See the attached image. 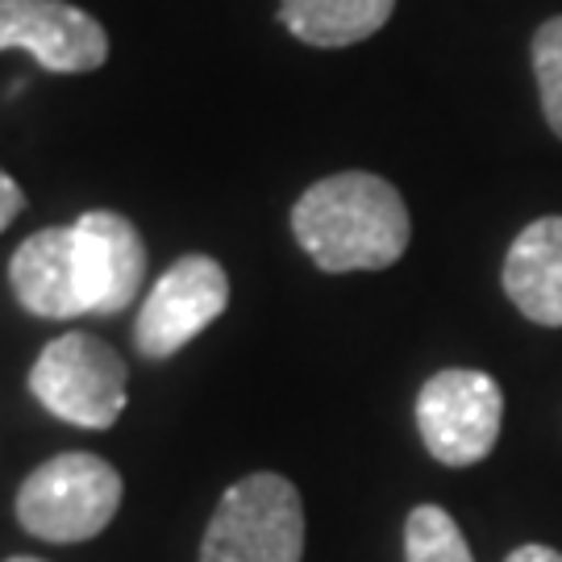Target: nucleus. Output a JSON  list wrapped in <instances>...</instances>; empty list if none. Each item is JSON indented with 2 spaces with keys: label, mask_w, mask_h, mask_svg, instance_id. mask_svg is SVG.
<instances>
[{
  "label": "nucleus",
  "mask_w": 562,
  "mask_h": 562,
  "mask_svg": "<svg viewBox=\"0 0 562 562\" xmlns=\"http://www.w3.org/2000/svg\"><path fill=\"white\" fill-rule=\"evenodd\" d=\"M504 296L525 322L562 329V217H538L504 255Z\"/></svg>",
  "instance_id": "1a4fd4ad"
},
{
  "label": "nucleus",
  "mask_w": 562,
  "mask_h": 562,
  "mask_svg": "<svg viewBox=\"0 0 562 562\" xmlns=\"http://www.w3.org/2000/svg\"><path fill=\"white\" fill-rule=\"evenodd\" d=\"M304 504L292 480L255 471L222 496L204 529L201 562H301Z\"/></svg>",
  "instance_id": "7ed1b4c3"
},
{
  "label": "nucleus",
  "mask_w": 562,
  "mask_h": 562,
  "mask_svg": "<svg viewBox=\"0 0 562 562\" xmlns=\"http://www.w3.org/2000/svg\"><path fill=\"white\" fill-rule=\"evenodd\" d=\"M229 304V276L209 255H183L162 271L134 322L142 359H171L204 334Z\"/></svg>",
  "instance_id": "423d86ee"
},
{
  "label": "nucleus",
  "mask_w": 562,
  "mask_h": 562,
  "mask_svg": "<svg viewBox=\"0 0 562 562\" xmlns=\"http://www.w3.org/2000/svg\"><path fill=\"white\" fill-rule=\"evenodd\" d=\"M292 234L329 276L383 271L401 262L413 238L408 204L375 171H338L304 188L292 204Z\"/></svg>",
  "instance_id": "f257e3e1"
},
{
  "label": "nucleus",
  "mask_w": 562,
  "mask_h": 562,
  "mask_svg": "<svg viewBox=\"0 0 562 562\" xmlns=\"http://www.w3.org/2000/svg\"><path fill=\"white\" fill-rule=\"evenodd\" d=\"M125 359L109 341L92 334H63L46 341L34 371L30 392L46 413L80 429H109L125 408Z\"/></svg>",
  "instance_id": "20e7f679"
},
{
  "label": "nucleus",
  "mask_w": 562,
  "mask_h": 562,
  "mask_svg": "<svg viewBox=\"0 0 562 562\" xmlns=\"http://www.w3.org/2000/svg\"><path fill=\"white\" fill-rule=\"evenodd\" d=\"M76 225L88 241V262L97 280V313L113 317L138 301V288L146 280V241L138 225L109 209H92Z\"/></svg>",
  "instance_id": "9d476101"
},
{
  "label": "nucleus",
  "mask_w": 562,
  "mask_h": 562,
  "mask_svg": "<svg viewBox=\"0 0 562 562\" xmlns=\"http://www.w3.org/2000/svg\"><path fill=\"white\" fill-rule=\"evenodd\" d=\"M9 283L21 308L46 322L97 313V280H92L80 225H55V229L30 234L13 250Z\"/></svg>",
  "instance_id": "0eeeda50"
},
{
  "label": "nucleus",
  "mask_w": 562,
  "mask_h": 562,
  "mask_svg": "<svg viewBox=\"0 0 562 562\" xmlns=\"http://www.w3.org/2000/svg\"><path fill=\"white\" fill-rule=\"evenodd\" d=\"M392 9L396 0H280V21L304 46L338 50L380 34Z\"/></svg>",
  "instance_id": "9b49d317"
},
{
  "label": "nucleus",
  "mask_w": 562,
  "mask_h": 562,
  "mask_svg": "<svg viewBox=\"0 0 562 562\" xmlns=\"http://www.w3.org/2000/svg\"><path fill=\"white\" fill-rule=\"evenodd\" d=\"M404 562H475L459 521L438 504H417L404 521Z\"/></svg>",
  "instance_id": "f8f14e48"
},
{
  "label": "nucleus",
  "mask_w": 562,
  "mask_h": 562,
  "mask_svg": "<svg viewBox=\"0 0 562 562\" xmlns=\"http://www.w3.org/2000/svg\"><path fill=\"white\" fill-rule=\"evenodd\" d=\"M21 209H25V192H21L18 180H13V176L0 167V234L18 222Z\"/></svg>",
  "instance_id": "4468645a"
},
{
  "label": "nucleus",
  "mask_w": 562,
  "mask_h": 562,
  "mask_svg": "<svg viewBox=\"0 0 562 562\" xmlns=\"http://www.w3.org/2000/svg\"><path fill=\"white\" fill-rule=\"evenodd\" d=\"M0 50H30L46 71L80 76L109 59V34L71 0H0Z\"/></svg>",
  "instance_id": "6e6552de"
},
{
  "label": "nucleus",
  "mask_w": 562,
  "mask_h": 562,
  "mask_svg": "<svg viewBox=\"0 0 562 562\" xmlns=\"http://www.w3.org/2000/svg\"><path fill=\"white\" fill-rule=\"evenodd\" d=\"M4 562H42V559H30V554H18V559H4Z\"/></svg>",
  "instance_id": "dca6fc26"
},
{
  "label": "nucleus",
  "mask_w": 562,
  "mask_h": 562,
  "mask_svg": "<svg viewBox=\"0 0 562 562\" xmlns=\"http://www.w3.org/2000/svg\"><path fill=\"white\" fill-rule=\"evenodd\" d=\"M504 562H562V554L554 550V546H538V542H525V546H517L513 554Z\"/></svg>",
  "instance_id": "2eb2a0df"
},
{
  "label": "nucleus",
  "mask_w": 562,
  "mask_h": 562,
  "mask_svg": "<svg viewBox=\"0 0 562 562\" xmlns=\"http://www.w3.org/2000/svg\"><path fill=\"white\" fill-rule=\"evenodd\" d=\"M533 76L542 92L546 125L562 138V18H550L533 34Z\"/></svg>",
  "instance_id": "ddd939ff"
},
{
  "label": "nucleus",
  "mask_w": 562,
  "mask_h": 562,
  "mask_svg": "<svg viewBox=\"0 0 562 562\" xmlns=\"http://www.w3.org/2000/svg\"><path fill=\"white\" fill-rule=\"evenodd\" d=\"M121 496H125V483L113 462L71 450L25 475V483L18 487V521L42 542L76 546L97 538L117 517Z\"/></svg>",
  "instance_id": "f03ea898"
},
{
  "label": "nucleus",
  "mask_w": 562,
  "mask_h": 562,
  "mask_svg": "<svg viewBox=\"0 0 562 562\" xmlns=\"http://www.w3.org/2000/svg\"><path fill=\"white\" fill-rule=\"evenodd\" d=\"M504 392L487 371L446 367L417 392V434L442 467H475L501 442Z\"/></svg>",
  "instance_id": "39448f33"
}]
</instances>
